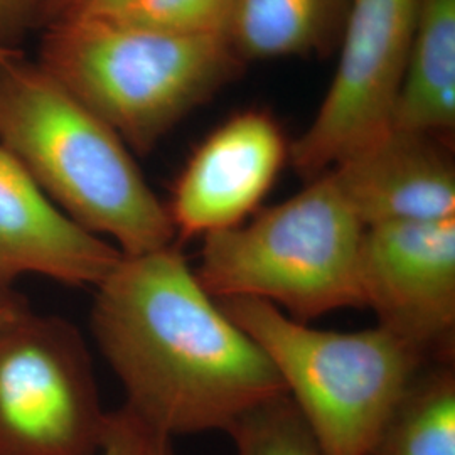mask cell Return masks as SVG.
Here are the masks:
<instances>
[{
  "mask_svg": "<svg viewBox=\"0 0 455 455\" xmlns=\"http://www.w3.org/2000/svg\"><path fill=\"white\" fill-rule=\"evenodd\" d=\"M90 329L124 405L172 439L227 432L285 393L272 361L201 285L180 243L122 253L95 287Z\"/></svg>",
  "mask_w": 455,
  "mask_h": 455,
  "instance_id": "1",
  "label": "cell"
},
{
  "mask_svg": "<svg viewBox=\"0 0 455 455\" xmlns=\"http://www.w3.org/2000/svg\"><path fill=\"white\" fill-rule=\"evenodd\" d=\"M0 147L60 212L124 255L178 243L120 135L24 54L0 60Z\"/></svg>",
  "mask_w": 455,
  "mask_h": 455,
  "instance_id": "2",
  "label": "cell"
},
{
  "mask_svg": "<svg viewBox=\"0 0 455 455\" xmlns=\"http://www.w3.org/2000/svg\"><path fill=\"white\" fill-rule=\"evenodd\" d=\"M36 63L146 156L227 82L238 56L227 37L63 19L43 31Z\"/></svg>",
  "mask_w": 455,
  "mask_h": 455,
  "instance_id": "3",
  "label": "cell"
},
{
  "mask_svg": "<svg viewBox=\"0 0 455 455\" xmlns=\"http://www.w3.org/2000/svg\"><path fill=\"white\" fill-rule=\"evenodd\" d=\"M366 227L331 172L240 227L203 238L195 270L214 299L248 297L299 323L363 307L359 248Z\"/></svg>",
  "mask_w": 455,
  "mask_h": 455,
  "instance_id": "4",
  "label": "cell"
},
{
  "mask_svg": "<svg viewBox=\"0 0 455 455\" xmlns=\"http://www.w3.org/2000/svg\"><path fill=\"white\" fill-rule=\"evenodd\" d=\"M218 302L272 361L325 455L368 454L428 359L379 325L321 331L259 299Z\"/></svg>",
  "mask_w": 455,
  "mask_h": 455,
  "instance_id": "5",
  "label": "cell"
},
{
  "mask_svg": "<svg viewBox=\"0 0 455 455\" xmlns=\"http://www.w3.org/2000/svg\"><path fill=\"white\" fill-rule=\"evenodd\" d=\"M107 417L76 325L31 310L0 329V455H98Z\"/></svg>",
  "mask_w": 455,
  "mask_h": 455,
  "instance_id": "6",
  "label": "cell"
},
{
  "mask_svg": "<svg viewBox=\"0 0 455 455\" xmlns=\"http://www.w3.org/2000/svg\"><path fill=\"white\" fill-rule=\"evenodd\" d=\"M417 0H351L332 83L289 161L309 180L391 129Z\"/></svg>",
  "mask_w": 455,
  "mask_h": 455,
  "instance_id": "7",
  "label": "cell"
},
{
  "mask_svg": "<svg viewBox=\"0 0 455 455\" xmlns=\"http://www.w3.org/2000/svg\"><path fill=\"white\" fill-rule=\"evenodd\" d=\"M359 292L378 325L427 358L452 355L455 331V218L385 223L364 229Z\"/></svg>",
  "mask_w": 455,
  "mask_h": 455,
  "instance_id": "8",
  "label": "cell"
},
{
  "mask_svg": "<svg viewBox=\"0 0 455 455\" xmlns=\"http://www.w3.org/2000/svg\"><path fill=\"white\" fill-rule=\"evenodd\" d=\"M291 146L265 112L235 115L197 147L180 171L167 206L176 242L240 227L260 212Z\"/></svg>",
  "mask_w": 455,
  "mask_h": 455,
  "instance_id": "9",
  "label": "cell"
},
{
  "mask_svg": "<svg viewBox=\"0 0 455 455\" xmlns=\"http://www.w3.org/2000/svg\"><path fill=\"white\" fill-rule=\"evenodd\" d=\"M332 174L364 227L455 218V167L439 137L390 129Z\"/></svg>",
  "mask_w": 455,
  "mask_h": 455,
  "instance_id": "10",
  "label": "cell"
},
{
  "mask_svg": "<svg viewBox=\"0 0 455 455\" xmlns=\"http://www.w3.org/2000/svg\"><path fill=\"white\" fill-rule=\"evenodd\" d=\"M120 259L116 246L60 212L0 147V285L41 275L97 287Z\"/></svg>",
  "mask_w": 455,
  "mask_h": 455,
  "instance_id": "11",
  "label": "cell"
},
{
  "mask_svg": "<svg viewBox=\"0 0 455 455\" xmlns=\"http://www.w3.org/2000/svg\"><path fill=\"white\" fill-rule=\"evenodd\" d=\"M455 127V0H417L391 129L440 137Z\"/></svg>",
  "mask_w": 455,
  "mask_h": 455,
  "instance_id": "12",
  "label": "cell"
},
{
  "mask_svg": "<svg viewBox=\"0 0 455 455\" xmlns=\"http://www.w3.org/2000/svg\"><path fill=\"white\" fill-rule=\"evenodd\" d=\"M351 0H238L228 43L238 58L276 60L329 46Z\"/></svg>",
  "mask_w": 455,
  "mask_h": 455,
  "instance_id": "13",
  "label": "cell"
},
{
  "mask_svg": "<svg viewBox=\"0 0 455 455\" xmlns=\"http://www.w3.org/2000/svg\"><path fill=\"white\" fill-rule=\"evenodd\" d=\"M366 455H455V374L451 364L413 378Z\"/></svg>",
  "mask_w": 455,
  "mask_h": 455,
  "instance_id": "14",
  "label": "cell"
},
{
  "mask_svg": "<svg viewBox=\"0 0 455 455\" xmlns=\"http://www.w3.org/2000/svg\"><path fill=\"white\" fill-rule=\"evenodd\" d=\"M236 455H325L287 393L248 410L227 430Z\"/></svg>",
  "mask_w": 455,
  "mask_h": 455,
  "instance_id": "15",
  "label": "cell"
},
{
  "mask_svg": "<svg viewBox=\"0 0 455 455\" xmlns=\"http://www.w3.org/2000/svg\"><path fill=\"white\" fill-rule=\"evenodd\" d=\"M238 0H137L115 20L182 36L227 37Z\"/></svg>",
  "mask_w": 455,
  "mask_h": 455,
  "instance_id": "16",
  "label": "cell"
},
{
  "mask_svg": "<svg viewBox=\"0 0 455 455\" xmlns=\"http://www.w3.org/2000/svg\"><path fill=\"white\" fill-rule=\"evenodd\" d=\"M172 440L122 405L108 411L98 455H178Z\"/></svg>",
  "mask_w": 455,
  "mask_h": 455,
  "instance_id": "17",
  "label": "cell"
},
{
  "mask_svg": "<svg viewBox=\"0 0 455 455\" xmlns=\"http://www.w3.org/2000/svg\"><path fill=\"white\" fill-rule=\"evenodd\" d=\"M41 0H0V51L22 52V41L37 29Z\"/></svg>",
  "mask_w": 455,
  "mask_h": 455,
  "instance_id": "18",
  "label": "cell"
},
{
  "mask_svg": "<svg viewBox=\"0 0 455 455\" xmlns=\"http://www.w3.org/2000/svg\"><path fill=\"white\" fill-rule=\"evenodd\" d=\"M135 2L137 0H78L65 19H114Z\"/></svg>",
  "mask_w": 455,
  "mask_h": 455,
  "instance_id": "19",
  "label": "cell"
},
{
  "mask_svg": "<svg viewBox=\"0 0 455 455\" xmlns=\"http://www.w3.org/2000/svg\"><path fill=\"white\" fill-rule=\"evenodd\" d=\"M29 299L14 289V285H0V329L31 312Z\"/></svg>",
  "mask_w": 455,
  "mask_h": 455,
  "instance_id": "20",
  "label": "cell"
},
{
  "mask_svg": "<svg viewBox=\"0 0 455 455\" xmlns=\"http://www.w3.org/2000/svg\"><path fill=\"white\" fill-rule=\"evenodd\" d=\"M78 0H41L37 12V29L44 31L49 26L68 16Z\"/></svg>",
  "mask_w": 455,
  "mask_h": 455,
  "instance_id": "21",
  "label": "cell"
},
{
  "mask_svg": "<svg viewBox=\"0 0 455 455\" xmlns=\"http://www.w3.org/2000/svg\"><path fill=\"white\" fill-rule=\"evenodd\" d=\"M17 54H22V52H9V51H0V60L11 58V56H17Z\"/></svg>",
  "mask_w": 455,
  "mask_h": 455,
  "instance_id": "22",
  "label": "cell"
}]
</instances>
